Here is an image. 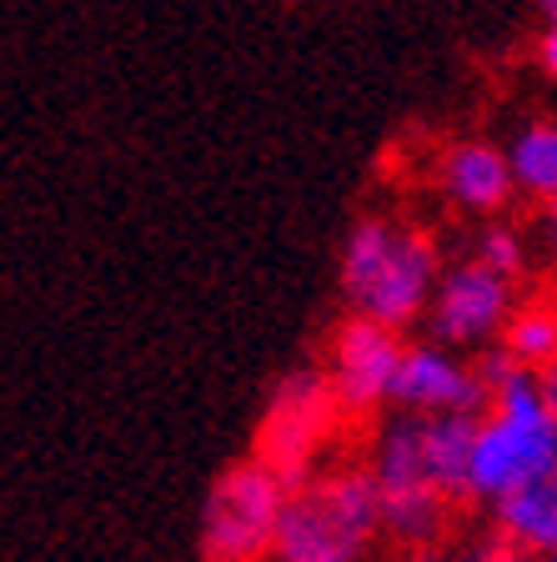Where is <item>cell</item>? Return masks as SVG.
<instances>
[{
	"label": "cell",
	"mask_w": 557,
	"mask_h": 562,
	"mask_svg": "<svg viewBox=\"0 0 557 562\" xmlns=\"http://www.w3.org/2000/svg\"><path fill=\"white\" fill-rule=\"evenodd\" d=\"M512 187H523L543 206L557 201V126H527L508 151Z\"/></svg>",
	"instance_id": "4fadbf2b"
},
{
	"label": "cell",
	"mask_w": 557,
	"mask_h": 562,
	"mask_svg": "<svg viewBox=\"0 0 557 562\" xmlns=\"http://www.w3.org/2000/svg\"><path fill=\"white\" fill-rule=\"evenodd\" d=\"M498 347L508 351L517 367L543 372L557 362V306L553 302H523L512 306L508 322L498 331Z\"/></svg>",
	"instance_id": "7c38bea8"
},
{
	"label": "cell",
	"mask_w": 557,
	"mask_h": 562,
	"mask_svg": "<svg viewBox=\"0 0 557 562\" xmlns=\"http://www.w3.org/2000/svg\"><path fill=\"white\" fill-rule=\"evenodd\" d=\"M347 412L337 407L332 386H326L322 372H287L277 386H271V402L256 422V462L281 477L287 487L307 482L312 472L326 468V452L337 442Z\"/></svg>",
	"instance_id": "5b68a950"
},
{
	"label": "cell",
	"mask_w": 557,
	"mask_h": 562,
	"mask_svg": "<svg viewBox=\"0 0 557 562\" xmlns=\"http://www.w3.org/2000/svg\"><path fill=\"white\" fill-rule=\"evenodd\" d=\"M498 532L533 562L557 552V462L523 492H512L508 503H498Z\"/></svg>",
	"instance_id": "8fae6325"
},
{
	"label": "cell",
	"mask_w": 557,
	"mask_h": 562,
	"mask_svg": "<svg viewBox=\"0 0 557 562\" xmlns=\"http://www.w3.org/2000/svg\"><path fill=\"white\" fill-rule=\"evenodd\" d=\"M543 5V15H547V25H557V0H537Z\"/></svg>",
	"instance_id": "d6986e66"
},
{
	"label": "cell",
	"mask_w": 557,
	"mask_h": 562,
	"mask_svg": "<svg viewBox=\"0 0 557 562\" xmlns=\"http://www.w3.org/2000/svg\"><path fill=\"white\" fill-rule=\"evenodd\" d=\"M537 241H543L547 261L557 267V201H553V206H543V222H537Z\"/></svg>",
	"instance_id": "2e32d148"
},
{
	"label": "cell",
	"mask_w": 557,
	"mask_h": 562,
	"mask_svg": "<svg viewBox=\"0 0 557 562\" xmlns=\"http://www.w3.org/2000/svg\"><path fill=\"white\" fill-rule=\"evenodd\" d=\"M537 562H557V552H547V558H537Z\"/></svg>",
	"instance_id": "ffe728a7"
},
{
	"label": "cell",
	"mask_w": 557,
	"mask_h": 562,
	"mask_svg": "<svg viewBox=\"0 0 557 562\" xmlns=\"http://www.w3.org/2000/svg\"><path fill=\"white\" fill-rule=\"evenodd\" d=\"M437 562H533L523 548H512L502 532H482V538H467L457 548H442Z\"/></svg>",
	"instance_id": "9a60e30c"
},
{
	"label": "cell",
	"mask_w": 557,
	"mask_h": 562,
	"mask_svg": "<svg viewBox=\"0 0 557 562\" xmlns=\"http://www.w3.org/2000/svg\"><path fill=\"white\" fill-rule=\"evenodd\" d=\"M553 306H557V296H553Z\"/></svg>",
	"instance_id": "44dd1931"
},
{
	"label": "cell",
	"mask_w": 557,
	"mask_h": 562,
	"mask_svg": "<svg viewBox=\"0 0 557 562\" xmlns=\"http://www.w3.org/2000/svg\"><path fill=\"white\" fill-rule=\"evenodd\" d=\"M387 402L412 417H477V407H488L477 372L442 347H406Z\"/></svg>",
	"instance_id": "9c48e42d"
},
{
	"label": "cell",
	"mask_w": 557,
	"mask_h": 562,
	"mask_svg": "<svg viewBox=\"0 0 557 562\" xmlns=\"http://www.w3.org/2000/svg\"><path fill=\"white\" fill-rule=\"evenodd\" d=\"M287 482L271 477L256 457L226 468L201 507V558L207 562H271Z\"/></svg>",
	"instance_id": "8992f818"
},
{
	"label": "cell",
	"mask_w": 557,
	"mask_h": 562,
	"mask_svg": "<svg viewBox=\"0 0 557 562\" xmlns=\"http://www.w3.org/2000/svg\"><path fill=\"white\" fill-rule=\"evenodd\" d=\"M537 392H543V407H547V417L557 422V362L537 372Z\"/></svg>",
	"instance_id": "e0dca14e"
},
{
	"label": "cell",
	"mask_w": 557,
	"mask_h": 562,
	"mask_svg": "<svg viewBox=\"0 0 557 562\" xmlns=\"http://www.w3.org/2000/svg\"><path fill=\"white\" fill-rule=\"evenodd\" d=\"M472 372L488 397V417H477L472 432L467 497L498 507L557 462V422L543 407L537 372L517 367L502 347L482 351Z\"/></svg>",
	"instance_id": "7a4b0ae2"
},
{
	"label": "cell",
	"mask_w": 557,
	"mask_h": 562,
	"mask_svg": "<svg viewBox=\"0 0 557 562\" xmlns=\"http://www.w3.org/2000/svg\"><path fill=\"white\" fill-rule=\"evenodd\" d=\"M442 181H447V196L463 211L492 216V211H502L512 196L508 151H498L488 140H463V146H453L447 161H442Z\"/></svg>",
	"instance_id": "30bf717a"
},
{
	"label": "cell",
	"mask_w": 557,
	"mask_h": 562,
	"mask_svg": "<svg viewBox=\"0 0 557 562\" xmlns=\"http://www.w3.org/2000/svg\"><path fill=\"white\" fill-rule=\"evenodd\" d=\"M382 538V507L367 462H332L287 487L271 562H367Z\"/></svg>",
	"instance_id": "277c9868"
},
{
	"label": "cell",
	"mask_w": 557,
	"mask_h": 562,
	"mask_svg": "<svg viewBox=\"0 0 557 562\" xmlns=\"http://www.w3.org/2000/svg\"><path fill=\"white\" fill-rule=\"evenodd\" d=\"M442 281L437 241L406 222L361 216L342 246V296L357 322L387 327L402 337L422 312L432 306V292Z\"/></svg>",
	"instance_id": "3957f363"
},
{
	"label": "cell",
	"mask_w": 557,
	"mask_h": 562,
	"mask_svg": "<svg viewBox=\"0 0 557 562\" xmlns=\"http://www.w3.org/2000/svg\"><path fill=\"white\" fill-rule=\"evenodd\" d=\"M402 337L387 327H371V322H357L347 316L332 337V351H326V386L347 417H361V412L382 407L392 397L397 367H402Z\"/></svg>",
	"instance_id": "52a82bcc"
},
{
	"label": "cell",
	"mask_w": 557,
	"mask_h": 562,
	"mask_svg": "<svg viewBox=\"0 0 557 562\" xmlns=\"http://www.w3.org/2000/svg\"><path fill=\"white\" fill-rule=\"evenodd\" d=\"M427 312H432L427 322H432V337L437 341L488 347L512 312V281L492 277V271L477 267V261H463V267L442 271Z\"/></svg>",
	"instance_id": "ba28073f"
},
{
	"label": "cell",
	"mask_w": 557,
	"mask_h": 562,
	"mask_svg": "<svg viewBox=\"0 0 557 562\" xmlns=\"http://www.w3.org/2000/svg\"><path fill=\"white\" fill-rule=\"evenodd\" d=\"M477 417H412L397 412L371 442V487L382 507V538L402 548H437L453 507L467 497V457Z\"/></svg>",
	"instance_id": "6da1fadb"
},
{
	"label": "cell",
	"mask_w": 557,
	"mask_h": 562,
	"mask_svg": "<svg viewBox=\"0 0 557 562\" xmlns=\"http://www.w3.org/2000/svg\"><path fill=\"white\" fill-rule=\"evenodd\" d=\"M477 267H488L492 277L512 281V277H523L527 267V236L523 232H512V226H488L482 232V241H477Z\"/></svg>",
	"instance_id": "5bb4252c"
},
{
	"label": "cell",
	"mask_w": 557,
	"mask_h": 562,
	"mask_svg": "<svg viewBox=\"0 0 557 562\" xmlns=\"http://www.w3.org/2000/svg\"><path fill=\"white\" fill-rule=\"evenodd\" d=\"M537 56H543V70H547V76H557V25H547L543 46H537Z\"/></svg>",
	"instance_id": "ac0fdd59"
}]
</instances>
